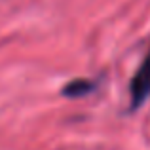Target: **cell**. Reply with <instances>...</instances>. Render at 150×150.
Segmentation results:
<instances>
[{
    "mask_svg": "<svg viewBox=\"0 0 150 150\" xmlns=\"http://www.w3.org/2000/svg\"><path fill=\"white\" fill-rule=\"evenodd\" d=\"M129 91H131V108L141 106L150 97V51L143 59L139 70L135 72Z\"/></svg>",
    "mask_w": 150,
    "mask_h": 150,
    "instance_id": "obj_1",
    "label": "cell"
}]
</instances>
